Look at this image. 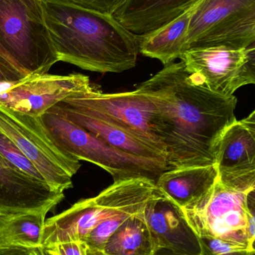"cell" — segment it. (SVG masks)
<instances>
[{"label": "cell", "mask_w": 255, "mask_h": 255, "mask_svg": "<svg viewBox=\"0 0 255 255\" xmlns=\"http://www.w3.org/2000/svg\"><path fill=\"white\" fill-rule=\"evenodd\" d=\"M136 90L153 105L170 169L215 164L220 137L237 121L236 97L196 85L181 61L165 65Z\"/></svg>", "instance_id": "obj_1"}, {"label": "cell", "mask_w": 255, "mask_h": 255, "mask_svg": "<svg viewBox=\"0 0 255 255\" xmlns=\"http://www.w3.org/2000/svg\"><path fill=\"white\" fill-rule=\"evenodd\" d=\"M45 20L59 61L97 73H122L136 66V35L113 15L57 0H43Z\"/></svg>", "instance_id": "obj_2"}, {"label": "cell", "mask_w": 255, "mask_h": 255, "mask_svg": "<svg viewBox=\"0 0 255 255\" xmlns=\"http://www.w3.org/2000/svg\"><path fill=\"white\" fill-rule=\"evenodd\" d=\"M0 47L26 76L46 74L59 61L43 0H0Z\"/></svg>", "instance_id": "obj_3"}, {"label": "cell", "mask_w": 255, "mask_h": 255, "mask_svg": "<svg viewBox=\"0 0 255 255\" xmlns=\"http://www.w3.org/2000/svg\"><path fill=\"white\" fill-rule=\"evenodd\" d=\"M45 128L55 143L79 160H86L109 172L114 182L145 178L157 183L167 163L138 157L117 149L74 123L49 110L41 116Z\"/></svg>", "instance_id": "obj_4"}, {"label": "cell", "mask_w": 255, "mask_h": 255, "mask_svg": "<svg viewBox=\"0 0 255 255\" xmlns=\"http://www.w3.org/2000/svg\"><path fill=\"white\" fill-rule=\"evenodd\" d=\"M255 190L241 193L216 181L199 199L181 208L198 237L255 250Z\"/></svg>", "instance_id": "obj_5"}, {"label": "cell", "mask_w": 255, "mask_h": 255, "mask_svg": "<svg viewBox=\"0 0 255 255\" xmlns=\"http://www.w3.org/2000/svg\"><path fill=\"white\" fill-rule=\"evenodd\" d=\"M0 131L14 142L51 188L64 192L73 187L72 178L80 169V160L55 143L41 118L0 106Z\"/></svg>", "instance_id": "obj_6"}, {"label": "cell", "mask_w": 255, "mask_h": 255, "mask_svg": "<svg viewBox=\"0 0 255 255\" xmlns=\"http://www.w3.org/2000/svg\"><path fill=\"white\" fill-rule=\"evenodd\" d=\"M255 41V0L199 1L189 25L187 50L208 47L247 49Z\"/></svg>", "instance_id": "obj_7"}, {"label": "cell", "mask_w": 255, "mask_h": 255, "mask_svg": "<svg viewBox=\"0 0 255 255\" xmlns=\"http://www.w3.org/2000/svg\"><path fill=\"white\" fill-rule=\"evenodd\" d=\"M60 103L116 126L166 157L164 145L156 133L153 105L137 90L104 94L92 85L88 91L71 96Z\"/></svg>", "instance_id": "obj_8"}, {"label": "cell", "mask_w": 255, "mask_h": 255, "mask_svg": "<svg viewBox=\"0 0 255 255\" xmlns=\"http://www.w3.org/2000/svg\"><path fill=\"white\" fill-rule=\"evenodd\" d=\"M180 59L195 84L224 97L233 96L239 88L255 84V44L241 49H188Z\"/></svg>", "instance_id": "obj_9"}, {"label": "cell", "mask_w": 255, "mask_h": 255, "mask_svg": "<svg viewBox=\"0 0 255 255\" xmlns=\"http://www.w3.org/2000/svg\"><path fill=\"white\" fill-rule=\"evenodd\" d=\"M91 87L89 78L84 75H28L0 86V106L41 118L51 108Z\"/></svg>", "instance_id": "obj_10"}, {"label": "cell", "mask_w": 255, "mask_h": 255, "mask_svg": "<svg viewBox=\"0 0 255 255\" xmlns=\"http://www.w3.org/2000/svg\"><path fill=\"white\" fill-rule=\"evenodd\" d=\"M218 181L241 193L255 190V112L235 121L220 137L215 160Z\"/></svg>", "instance_id": "obj_11"}, {"label": "cell", "mask_w": 255, "mask_h": 255, "mask_svg": "<svg viewBox=\"0 0 255 255\" xmlns=\"http://www.w3.org/2000/svg\"><path fill=\"white\" fill-rule=\"evenodd\" d=\"M64 197V192L22 172L0 154V217L48 213Z\"/></svg>", "instance_id": "obj_12"}, {"label": "cell", "mask_w": 255, "mask_h": 255, "mask_svg": "<svg viewBox=\"0 0 255 255\" xmlns=\"http://www.w3.org/2000/svg\"><path fill=\"white\" fill-rule=\"evenodd\" d=\"M144 218L157 248L180 255H201L199 237L189 226L181 208L157 187L145 207Z\"/></svg>", "instance_id": "obj_13"}, {"label": "cell", "mask_w": 255, "mask_h": 255, "mask_svg": "<svg viewBox=\"0 0 255 255\" xmlns=\"http://www.w3.org/2000/svg\"><path fill=\"white\" fill-rule=\"evenodd\" d=\"M200 0H125L113 16L127 31L142 36L158 29Z\"/></svg>", "instance_id": "obj_14"}, {"label": "cell", "mask_w": 255, "mask_h": 255, "mask_svg": "<svg viewBox=\"0 0 255 255\" xmlns=\"http://www.w3.org/2000/svg\"><path fill=\"white\" fill-rule=\"evenodd\" d=\"M49 110L67 118L117 149L138 157L166 162V157L162 153L116 126L94 115L67 107L61 103L51 108Z\"/></svg>", "instance_id": "obj_15"}, {"label": "cell", "mask_w": 255, "mask_h": 255, "mask_svg": "<svg viewBox=\"0 0 255 255\" xmlns=\"http://www.w3.org/2000/svg\"><path fill=\"white\" fill-rule=\"evenodd\" d=\"M218 178L215 165L178 168L165 171L156 186L182 208L211 190Z\"/></svg>", "instance_id": "obj_16"}, {"label": "cell", "mask_w": 255, "mask_h": 255, "mask_svg": "<svg viewBox=\"0 0 255 255\" xmlns=\"http://www.w3.org/2000/svg\"><path fill=\"white\" fill-rule=\"evenodd\" d=\"M197 4L158 29L145 35L137 36L139 53L159 60L164 65L180 59L187 50L189 25Z\"/></svg>", "instance_id": "obj_17"}, {"label": "cell", "mask_w": 255, "mask_h": 255, "mask_svg": "<svg viewBox=\"0 0 255 255\" xmlns=\"http://www.w3.org/2000/svg\"><path fill=\"white\" fill-rule=\"evenodd\" d=\"M157 249L142 212L127 219L97 252L102 255H152Z\"/></svg>", "instance_id": "obj_18"}, {"label": "cell", "mask_w": 255, "mask_h": 255, "mask_svg": "<svg viewBox=\"0 0 255 255\" xmlns=\"http://www.w3.org/2000/svg\"><path fill=\"white\" fill-rule=\"evenodd\" d=\"M46 212L11 214L0 217V247L42 246Z\"/></svg>", "instance_id": "obj_19"}, {"label": "cell", "mask_w": 255, "mask_h": 255, "mask_svg": "<svg viewBox=\"0 0 255 255\" xmlns=\"http://www.w3.org/2000/svg\"><path fill=\"white\" fill-rule=\"evenodd\" d=\"M148 202L127 208V209L118 213L116 215L100 223L87 235L86 238L82 241L85 248L87 250H91V251H101L109 237L127 219L130 218L132 216L144 212Z\"/></svg>", "instance_id": "obj_20"}, {"label": "cell", "mask_w": 255, "mask_h": 255, "mask_svg": "<svg viewBox=\"0 0 255 255\" xmlns=\"http://www.w3.org/2000/svg\"><path fill=\"white\" fill-rule=\"evenodd\" d=\"M0 154L22 172L45 182L35 166L24 155L14 142L1 131H0Z\"/></svg>", "instance_id": "obj_21"}, {"label": "cell", "mask_w": 255, "mask_h": 255, "mask_svg": "<svg viewBox=\"0 0 255 255\" xmlns=\"http://www.w3.org/2000/svg\"><path fill=\"white\" fill-rule=\"evenodd\" d=\"M201 255H255V250L229 244L221 240L199 237Z\"/></svg>", "instance_id": "obj_22"}, {"label": "cell", "mask_w": 255, "mask_h": 255, "mask_svg": "<svg viewBox=\"0 0 255 255\" xmlns=\"http://www.w3.org/2000/svg\"><path fill=\"white\" fill-rule=\"evenodd\" d=\"M70 5L99 13L113 15L125 0H57Z\"/></svg>", "instance_id": "obj_23"}, {"label": "cell", "mask_w": 255, "mask_h": 255, "mask_svg": "<svg viewBox=\"0 0 255 255\" xmlns=\"http://www.w3.org/2000/svg\"><path fill=\"white\" fill-rule=\"evenodd\" d=\"M45 250L49 255H86V248L82 241L55 244Z\"/></svg>", "instance_id": "obj_24"}, {"label": "cell", "mask_w": 255, "mask_h": 255, "mask_svg": "<svg viewBox=\"0 0 255 255\" xmlns=\"http://www.w3.org/2000/svg\"><path fill=\"white\" fill-rule=\"evenodd\" d=\"M26 76L7 58L0 55V86L20 80Z\"/></svg>", "instance_id": "obj_25"}, {"label": "cell", "mask_w": 255, "mask_h": 255, "mask_svg": "<svg viewBox=\"0 0 255 255\" xmlns=\"http://www.w3.org/2000/svg\"><path fill=\"white\" fill-rule=\"evenodd\" d=\"M0 255H49L43 246L28 247L10 246L0 247Z\"/></svg>", "instance_id": "obj_26"}, {"label": "cell", "mask_w": 255, "mask_h": 255, "mask_svg": "<svg viewBox=\"0 0 255 255\" xmlns=\"http://www.w3.org/2000/svg\"><path fill=\"white\" fill-rule=\"evenodd\" d=\"M152 255H180L178 253H174V252L171 251V250H167L165 248H157V250L154 252V254Z\"/></svg>", "instance_id": "obj_27"}, {"label": "cell", "mask_w": 255, "mask_h": 255, "mask_svg": "<svg viewBox=\"0 0 255 255\" xmlns=\"http://www.w3.org/2000/svg\"><path fill=\"white\" fill-rule=\"evenodd\" d=\"M86 255H102L99 252L97 251H91V250H88L86 249Z\"/></svg>", "instance_id": "obj_28"}, {"label": "cell", "mask_w": 255, "mask_h": 255, "mask_svg": "<svg viewBox=\"0 0 255 255\" xmlns=\"http://www.w3.org/2000/svg\"><path fill=\"white\" fill-rule=\"evenodd\" d=\"M0 55H2L3 57H4V58H7V59L8 60V61H10V62L12 63V61H10V58H8V56H7V55H6L5 52H4V51H3V49H1V47H0ZM12 64H13V63H12ZM13 65H14V64H13Z\"/></svg>", "instance_id": "obj_29"}]
</instances>
